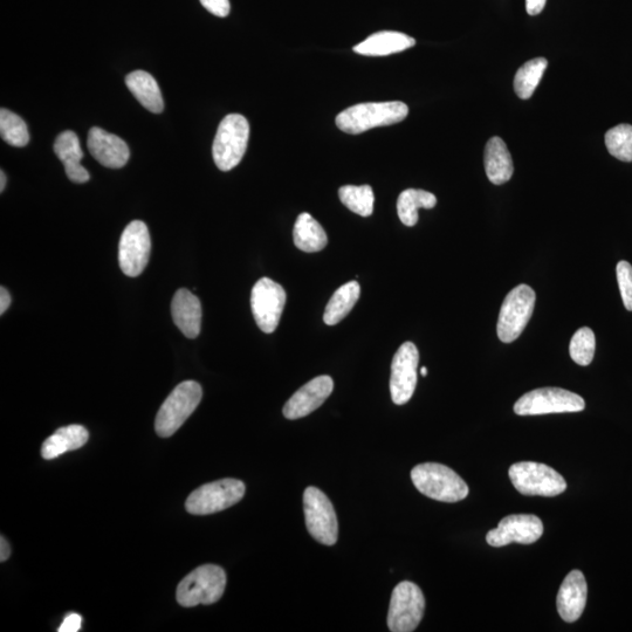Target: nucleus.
Listing matches in <instances>:
<instances>
[{"label": "nucleus", "mask_w": 632, "mask_h": 632, "mask_svg": "<svg viewBox=\"0 0 632 632\" xmlns=\"http://www.w3.org/2000/svg\"><path fill=\"white\" fill-rule=\"evenodd\" d=\"M11 301L12 298L9 291L6 290L5 287L0 288V314L3 315L6 311H8Z\"/></svg>", "instance_id": "nucleus-37"}, {"label": "nucleus", "mask_w": 632, "mask_h": 632, "mask_svg": "<svg viewBox=\"0 0 632 632\" xmlns=\"http://www.w3.org/2000/svg\"><path fill=\"white\" fill-rule=\"evenodd\" d=\"M421 375H422L423 377L427 376V375H428V369H427V368H425V367H423V368L421 369Z\"/></svg>", "instance_id": "nucleus-40"}, {"label": "nucleus", "mask_w": 632, "mask_h": 632, "mask_svg": "<svg viewBox=\"0 0 632 632\" xmlns=\"http://www.w3.org/2000/svg\"><path fill=\"white\" fill-rule=\"evenodd\" d=\"M419 353L412 342H405L397 350L391 364L390 393L397 405L411 400L417 386Z\"/></svg>", "instance_id": "nucleus-14"}, {"label": "nucleus", "mask_w": 632, "mask_h": 632, "mask_svg": "<svg viewBox=\"0 0 632 632\" xmlns=\"http://www.w3.org/2000/svg\"><path fill=\"white\" fill-rule=\"evenodd\" d=\"M126 85L137 101L149 112L155 114L163 112V96L153 75L144 71H135L127 75Z\"/></svg>", "instance_id": "nucleus-24"}, {"label": "nucleus", "mask_w": 632, "mask_h": 632, "mask_svg": "<svg viewBox=\"0 0 632 632\" xmlns=\"http://www.w3.org/2000/svg\"><path fill=\"white\" fill-rule=\"evenodd\" d=\"M515 489L524 496L556 497L567 489L565 478L541 463L521 462L508 470Z\"/></svg>", "instance_id": "nucleus-6"}, {"label": "nucleus", "mask_w": 632, "mask_h": 632, "mask_svg": "<svg viewBox=\"0 0 632 632\" xmlns=\"http://www.w3.org/2000/svg\"><path fill=\"white\" fill-rule=\"evenodd\" d=\"M0 180H2V182H0V191L3 192L6 185V176L3 170L2 173H0Z\"/></svg>", "instance_id": "nucleus-39"}, {"label": "nucleus", "mask_w": 632, "mask_h": 632, "mask_svg": "<svg viewBox=\"0 0 632 632\" xmlns=\"http://www.w3.org/2000/svg\"><path fill=\"white\" fill-rule=\"evenodd\" d=\"M548 61L545 58H535L519 68L514 78V91L520 99L528 100L544 77Z\"/></svg>", "instance_id": "nucleus-28"}, {"label": "nucleus", "mask_w": 632, "mask_h": 632, "mask_svg": "<svg viewBox=\"0 0 632 632\" xmlns=\"http://www.w3.org/2000/svg\"><path fill=\"white\" fill-rule=\"evenodd\" d=\"M535 292L527 285H519L507 294L498 320L501 342L511 343L519 338L532 318Z\"/></svg>", "instance_id": "nucleus-9"}, {"label": "nucleus", "mask_w": 632, "mask_h": 632, "mask_svg": "<svg viewBox=\"0 0 632 632\" xmlns=\"http://www.w3.org/2000/svg\"><path fill=\"white\" fill-rule=\"evenodd\" d=\"M250 139V125L243 115L226 116L219 125L214 141V160L219 170L236 168L246 153Z\"/></svg>", "instance_id": "nucleus-5"}, {"label": "nucleus", "mask_w": 632, "mask_h": 632, "mask_svg": "<svg viewBox=\"0 0 632 632\" xmlns=\"http://www.w3.org/2000/svg\"><path fill=\"white\" fill-rule=\"evenodd\" d=\"M408 114L409 107L401 101L360 103L340 113L335 122L342 132L357 135L376 127L396 125Z\"/></svg>", "instance_id": "nucleus-1"}, {"label": "nucleus", "mask_w": 632, "mask_h": 632, "mask_svg": "<svg viewBox=\"0 0 632 632\" xmlns=\"http://www.w3.org/2000/svg\"><path fill=\"white\" fill-rule=\"evenodd\" d=\"M544 534V524L537 515L512 514L499 522V526L486 535L487 544L492 547H504L518 542L531 545Z\"/></svg>", "instance_id": "nucleus-15"}, {"label": "nucleus", "mask_w": 632, "mask_h": 632, "mask_svg": "<svg viewBox=\"0 0 632 632\" xmlns=\"http://www.w3.org/2000/svg\"><path fill=\"white\" fill-rule=\"evenodd\" d=\"M304 511L309 534L322 545L333 546L338 541V518L331 500L316 487L304 493Z\"/></svg>", "instance_id": "nucleus-10"}, {"label": "nucleus", "mask_w": 632, "mask_h": 632, "mask_svg": "<svg viewBox=\"0 0 632 632\" xmlns=\"http://www.w3.org/2000/svg\"><path fill=\"white\" fill-rule=\"evenodd\" d=\"M606 146L617 160L632 162V126L620 125L606 134Z\"/></svg>", "instance_id": "nucleus-32"}, {"label": "nucleus", "mask_w": 632, "mask_h": 632, "mask_svg": "<svg viewBox=\"0 0 632 632\" xmlns=\"http://www.w3.org/2000/svg\"><path fill=\"white\" fill-rule=\"evenodd\" d=\"M585 408L586 403L581 396L561 388L535 389L514 404V412L519 416L563 414Z\"/></svg>", "instance_id": "nucleus-7"}, {"label": "nucleus", "mask_w": 632, "mask_h": 632, "mask_svg": "<svg viewBox=\"0 0 632 632\" xmlns=\"http://www.w3.org/2000/svg\"><path fill=\"white\" fill-rule=\"evenodd\" d=\"M425 599L421 588L404 581L391 595L388 627L393 632L415 631L424 616Z\"/></svg>", "instance_id": "nucleus-11"}, {"label": "nucleus", "mask_w": 632, "mask_h": 632, "mask_svg": "<svg viewBox=\"0 0 632 632\" xmlns=\"http://www.w3.org/2000/svg\"><path fill=\"white\" fill-rule=\"evenodd\" d=\"M151 251L148 226L142 221L130 223L123 231L119 245V263L127 277L136 278L146 270Z\"/></svg>", "instance_id": "nucleus-13"}, {"label": "nucleus", "mask_w": 632, "mask_h": 632, "mask_svg": "<svg viewBox=\"0 0 632 632\" xmlns=\"http://www.w3.org/2000/svg\"><path fill=\"white\" fill-rule=\"evenodd\" d=\"M361 287L357 281H350L336 291L329 300L324 314L325 324L328 326L338 325L352 311L359 300Z\"/></svg>", "instance_id": "nucleus-26"}, {"label": "nucleus", "mask_w": 632, "mask_h": 632, "mask_svg": "<svg viewBox=\"0 0 632 632\" xmlns=\"http://www.w3.org/2000/svg\"><path fill=\"white\" fill-rule=\"evenodd\" d=\"M616 274L624 307L632 312V266L628 261H620L616 267Z\"/></svg>", "instance_id": "nucleus-33"}, {"label": "nucleus", "mask_w": 632, "mask_h": 632, "mask_svg": "<svg viewBox=\"0 0 632 632\" xmlns=\"http://www.w3.org/2000/svg\"><path fill=\"white\" fill-rule=\"evenodd\" d=\"M201 4L212 15L217 17H228L231 11L230 0H201Z\"/></svg>", "instance_id": "nucleus-34"}, {"label": "nucleus", "mask_w": 632, "mask_h": 632, "mask_svg": "<svg viewBox=\"0 0 632 632\" xmlns=\"http://www.w3.org/2000/svg\"><path fill=\"white\" fill-rule=\"evenodd\" d=\"M284 287L270 278H261L251 293V307L254 320L266 334H271L279 326L286 305Z\"/></svg>", "instance_id": "nucleus-12"}, {"label": "nucleus", "mask_w": 632, "mask_h": 632, "mask_svg": "<svg viewBox=\"0 0 632 632\" xmlns=\"http://www.w3.org/2000/svg\"><path fill=\"white\" fill-rule=\"evenodd\" d=\"M226 574L216 565H204L191 572L178 585L176 599L184 608L209 606L222 599Z\"/></svg>", "instance_id": "nucleus-3"}, {"label": "nucleus", "mask_w": 632, "mask_h": 632, "mask_svg": "<svg viewBox=\"0 0 632 632\" xmlns=\"http://www.w3.org/2000/svg\"><path fill=\"white\" fill-rule=\"evenodd\" d=\"M87 146L92 156L103 167L120 169L129 161L130 151L121 137L99 127L89 130Z\"/></svg>", "instance_id": "nucleus-17"}, {"label": "nucleus", "mask_w": 632, "mask_h": 632, "mask_svg": "<svg viewBox=\"0 0 632 632\" xmlns=\"http://www.w3.org/2000/svg\"><path fill=\"white\" fill-rule=\"evenodd\" d=\"M171 314L175 325L188 339H196L202 329L201 301L187 288H181L171 302Z\"/></svg>", "instance_id": "nucleus-19"}, {"label": "nucleus", "mask_w": 632, "mask_h": 632, "mask_svg": "<svg viewBox=\"0 0 632 632\" xmlns=\"http://www.w3.org/2000/svg\"><path fill=\"white\" fill-rule=\"evenodd\" d=\"M485 171L491 183L501 185L511 180L514 164L506 143L498 136L492 137L485 148Z\"/></svg>", "instance_id": "nucleus-22"}, {"label": "nucleus", "mask_w": 632, "mask_h": 632, "mask_svg": "<svg viewBox=\"0 0 632 632\" xmlns=\"http://www.w3.org/2000/svg\"><path fill=\"white\" fill-rule=\"evenodd\" d=\"M245 484L238 479H222L198 487L185 503L190 514L209 515L232 507L243 499Z\"/></svg>", "instance_id": "nucleus-8"}, {"label": "nucleus", "mask_w": 632, "mask_h": 632, "mask_svg": "<svg viewBox=\"0 0 632 632\" xmlns=\"http://www.w3.org/2000/svg\"><path fill=\"white\" fill-rule=\"evenodd\" d=\"M54 151L59 160L64 163L66 175L72 182L82 184L89 181L91 175L81 166L84 151L81 149L77 134L71 130L60 134L54 143Z\"/></svg>", "instance_id": "nucleus-20"}, {"label": "nucleus", "mask_w": 632, "mask_h": 632, "mask_svg": "<svg viewBox=\"0 0 632 632\" xmlns=\"http://www.w3.org/2000/svg\"><path fill=\"white\" fill-rule=\"evenodd\" d=\"M412 483L428 498L443 503H458L469 496V486L450 467L438 463L417 465L411 471Z\"/></svg>", "instance_id": "nucleus-2"}, {"label": "nucleus", "mask_w": 632, "mask_h": 632, "mask_svg": "<svg viewBox=\"0 0 632 632\" xmlns=\"http://www.w3.org/2000/svg\"><path fill=\"white\" fill-rule=\"evenodd\" d=\"M340 201L354 214L369 217L374 212V191L370 185H345L339 190Z\"/></svg>", "instance_id": "nucleus-29"}, {"label": "nucleus", "mask_w": 632, "mask_h": 632, "mask_svg": "<svg viewBox=\"0 0 632 632\" xmlns=\"http://www.w3.org/2000/svg\"><path fill=\"white\" fill-rule=\"evenodd\" d=\"M436 204L437 198L431 192L408 189L398 197L397 214L404 225L415 226L418 222V210L434 209Z\"/></svg>", "instance_id": "nucleus-27"}, {"label": "nucleus", "mask_w": 632, "mask_h": 632, "mask_svg": "<svg viewBox=\"0 0 632 632\" xmlns=\"http://www.w3.org/2000/svg\"><path fill=\"white\" fill-rule=\"evenodd\" d=\"M203 390L195 381H185L174 389L164 401L156 416L157 435L168 438L175 434L201 403Z\"/></svg>", "instance_id": "nucleus-4"}, {"label": "nucleus", "mask_w": 632, "mask_h": 632, "mask_svg": "<svg viewBox=\"0 0 632 632\" xmlns=\"http://www.w3.org/2000/svg\"><path fill=\"white\" fill-rule=\"evenodd\" d=\"M547 0H526V11L530 16H538L544 11Z\"/></svg>", "instance_id": "nucleus-36"}, {"label": "nucleus", "mask_w": 632, "mask_h": 632, "mask_svg": "<svg viewBox=\"0 0 632 632\" xmlns=\"http://www.w3.org/2000/svg\"><path fill=\"white\" fill-rule=\"evenodd\" d=\"M88 438V431L82 425H68L46 439L41 446V456L46 460L56 459L65 452L82 448L88 442Z\"/></svg>", "instance_id": "nucleus-23"}, {"label": "nucleus", "mask_w": 632, "mask_h": 632, "mask_svg": "<svg viewBox=\"0 0 632 632\" xmlns=\"http://www.w3.org/2000/svg\"><path fill=\"white\" fill-rule=\"evenodd\" d=\"M293 238L295 246L307 253L324 250L328 243L324 228L307 212L301 214L295 222Z\"/></svg>", "instance_id": "nucleus-25"}, {"label": "nucleus", "mask_w": 632, "mask_h": 632, "mask_svg": "<svg viewBox=\"0 0 632 632\" xmlns=\"http://www.w3.org/2000/svg\"><path fill=\"white\" fill-rule=\"evenodd\" d=\"M596 349L595 334L592 329L583 327L573 336L569 345L570 357L580 366L586 367L594 360Z\"/></svg>", "instance_id": "nucleus-31"}, {"label": "nucleus", "mask_w": 632, "mask_h": 632, "mask_svg": "<svg viewBox=\"0 0 632 632\" xmlns=\"http://www.w3.org/2000/svg\"><path fill=\"white\" fill-rule=\"evenodd\" d=\"M82 617L78 614L68 615L63 624L60 625L59 632H78L81 629Z\"/></svg>", "instance_id": "nucleus-35"}, {"label": "nucleus", "mask_w": 632, "mask_h": 632, "mask_svg": "<svg viewBox=\"0 0 632 632\" xmlns=\"http://www.w3.org/2000/svg\"><path fill=\"white\" fill-rule=\"evenodd\" d=\"M588 586L585 575L580 570H573L563 581L556 606L559 615L567 623H574L583 614L586 608Z\"/></svg>", "instance_id": "nucleus-18"}, {"label": "nucleus", "mask_w": 632, "mask_h": 632, "mask_svg": "<svg viewBox=\"0 0 632 632\" xmlns=\"http://www.w3.org/2000/svg\"><path fill=\"white\" fill-rule=\"evenodd\" d=\"M0 548H2L0 549V561L5 562L10 558L11 548L9 542L6 541L4 537L0 539Z\"/></svg>", "instance_id": "nucleus-38"}, {"label": "nucleus", "mask_w": 632, "mask_h": 632, "mask_svg": "<svg viewBox=\"0 0 632 632\" xmlns=\"http://www.w3.org/2000/svg\"><path fill=\"white\" fill-rule=\"evenodd\" d=\"M416 40L407 34L393 31L374 33L359 45L354 47V52L367 57H386L390 54L400 53L414 47Z\"/></svg>", "instance_id": "nucleus-21"}, {"label": "nucleus", "mask_w": 632, "mask_h": 632, "mask_svg": "<svg viewBox=\"0 0 632 632\" xmlns=\"http://www.w3.org/2000/svg\"><path fill=\"white\" fill-rule=\"evenodd\" d=\"M334 390V381L331 376H319L300 388L284 407V416L287 419H299L312 414L325 403Z\"/></svg>", "instance_id": "nucleus-16"}, {"label": "nucleus", "mask_w": 632, "mask_h": 632, "mask_svg": "<svg viewBox=\"0 0 632 632\" xmlns=\"http://www.w3.org/2000/svg\"><path fill=\"white\" fill-rule=\"evenodd\" d=\"M0 135L12 147L22 148L30 142V133L20 116L3 108L0 111Z\"/></svg>", "instance_id": "nucleus-30"}]
</instances>
